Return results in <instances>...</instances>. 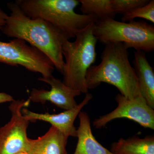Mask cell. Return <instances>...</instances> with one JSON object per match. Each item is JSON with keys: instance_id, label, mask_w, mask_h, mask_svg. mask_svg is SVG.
<instances>
[{"instance_id": "cell-15", "label": "cell", "mask_w": 154, "mask_h": 154, "mask_svg": "<svg viewBox=\"0 0 154 154\" xmlns=\"http://www.w3.org/2000/svg\"><path fill=\"white\" fill-rule=\"evenodd\" d=\"M80 11L84 15L94 16L98 20L115 19L111 0H80Z\"/></svg>"}, {"instance_id": "cell-10", "label": "cell", "mask_w": 154, "mask_h": 154, "mask_svg": "<svg viewBox=\"0 0 154 154\" xmlns=\"http://www.w3.org/2000/svg\"><path fill=\"white\" fill-rule=\"evenodd\" d=\"M93 97L92 94L87 93L83 101L74 108L66 110L58 114L36 113L28 110L26 107L22 109V113L30 122H35L37 120L46 122L68 137H76L77 129L74 125L75 119L83 107L88 105Z\"/></svg>"}, {"instance_id": "cell-7", "label": "cell", "mask_w": 154, "mask_h": 154, "mask_svg": "<svg viewBox=\"0 0 154 154\" xmlns=\"http://www.w3.org/2000/svg\"><path fill=\"white\" fill-rule=\"evenodd\" d=\"M30 101L14 100L9 106L11 117L10 121L0 127V154H16L27 152L29 139L27 129L30 121L23 115L22 110L28 107Z\"/></svg>"}, {"instance_id": "cell-1", "label": "cell", "mask_w": 154, "mask_h": 154, "mask_svg": "<svg viewBox=\"0 0 154 154\" xmlns=\"http://www.w3.org/2000/svg\"><path fill=\"white\" fill-rule=\"evenodd\" d=\"M10 10L2 33L8 37L28 42L45 54L54 67L62 74L64 60L63 46L68 40L63 33L51 24L40 19L28 17L16 2L7 4Z\"/></svg>"}, {"instance_id": "cell-9", "label": "cell", "mask_w": 154, "mask_h": 154, "mask_svg": "<svg viewBox=\"0 0 154 154\" xmlns=\"http://www.w3.org/2000/svg\"><path fill=\"white\" fill-rule=\"evenodd\" d=\"M38 80L48 84L51 89L48 91L44 89L38 90L33 88L29 96L30 102L40 103L42 105L49 102L65 110L72 109L78 105L75 98L81 95L80 92L69 88L53 75L47 78L40 77Z\"/></svg>"}, {"instance_id": "cell-5", "label": "cell", "mask_w": 154, "mask_h": 154, "mask_svg": "<svg viewBox=\"0 0 154 154\" xmlns=\"http://www.w3.org/2000/svg\"><path fill=\"white\" fill-rule=\"evenodd\" d=\"M93 33L100 43H121L128 48L145 53L154 50V27L143 20L128 22L115 19L98 20L94 23Z\"/></svg>"}, {"instance_id": "cell-2", "label": "cell", "mask_w": 154, "mask_h": 154, "mask_svg": "<svg viewBox=\"0 0 154 154\" xmlns=\"http://www.w3.org/2000/svg\"><path fill=\"white\" fill-rule=\"evenodd\" d=\"M128 48L121 43L105 45L101 62L92 66L87 72L88 90L106 83L117 88L120 94L128 99L143 97L135 72L130 63Z\"/></svg>"}, {"instance_id": "cell-6", "label": "cell", "mask_w": 154, "mask_h": 154, "mask_svg": "<svg viewBox=\"0 0 154 154\" xmlns=\"http://www.w3.org/2000/svg\"><path fill=\"white\" fill-rule=\"evenodd\" d=\"M0 63L21 66L41 74L42 78L52 75L54 69L53 63L45 54L19 38H14L9 42L0 41Z\"/></svg>"}, {"instance_id": "cell-12", "label": "cell", "mask_w": 154, "mask_h": 154, "mask_svg": "<svg viewBox=\"0 0 154 154\" xmlns=\"http://www.w3.org/2000/svg\"><path fill=\"white\" fill-rule=\"evenodd\" d=\"M134 53L133 68L142 96L147 105L154 109V71L146 55L141 51H135Z\"/></svg>"}, {"instance_id": "cell-11", "label": "cell", "mask_w": 154, "mask_h": 154, "mask_svg": "<svg viewBox=\"0 0 154 154\" xmlns=\"http://www.w3.org/2000/svg\"><path fill=\"white\" fill-rule=\"evenodd\" d=\"M68 137L54 126L36 139H29L28 154H67Z\"/></svg>"}, {"instance_id": "cell-14", "label": "cell", "mask_w": 154, "mask_h": 154, "mask_svg": "<svg viewBox=\"0 0 154 154\" xmlns=\"http://www.w3.org/2000/svg\"><path fill=\"white\" fill-rule=\"evenodd\" d=\"M110 151L113 154H154V135L121 138L111 144Z\"/></svg>"}, {"instance_id": "cell-19", "label": "cell", "mask_w": 154, "mask_h": 154, "mask_svg": "<svg viewBox=\"0 0 154 154\" xmlns=\"http://www.w3.org/2000/svg\"><path fill=\"white\" fill-rule=\"evenodd\" d=\"M8 16V15L0 8V35L2 33V29L5 25Z\"/></svg>"}, {"instance_id": "cell-18", "label": "cell", "mask_w": 154, "mask_h": 154, "mask_svg": "<svg viewBox=\"0 0 154 154\" xmlns=\"http://www.w3.org/2000/svg\"><path fill=\"white\" fill-rule=\"evenodd\" d=\"M15 100L14 97L5 93H0V104L8 102H13Z\"/></svg>"}, {"instance_id": "cell-16", "label": "cell", "mask_w": 154, "mask_h": 154, "mask_svg": "<svg viewBox=\"0 0 154 154\" xmlns=\"http://www.w3.org/2000/svg\"><path fill=\"white\" fill-rule=\"evenodd\" d=\"M143 18L154 23V1H150L148 4L135 8L125 14L122 18L123 22H130L135 18Z\"/></svg>"}, {"instance_id": "cell-4", "label": "cell", "mask_w": 154, "mask_h": 154, "mask_svg": "<svg viewBox=\"0 0 154 154\" xmlns=\"http://www.w3.org/2000/svg\"><path fill=\"white\" fill-rule=\"evenodd\" d=\"M91 23L77 33L73 42L66 40L63 46L64 60L63 82L82 94L88 93L86 77L96 59L97 40Z\"/></svg>"}, {"instance_id": "cell-3", "label": "cell", "mask_w": 154, "mask_h": 154, "mask_svg": "<svg viewBox=\"0 0 154 154\" xmlns=\"http://www.w3.org/2000/svg\"><path fill=\"white\" fill-rule=\"evenodd\" d=\"M16 3L28 17L48 22L68 40L75 38L80 31L98 20L91 15L77 14L78 0H17Z\"/></svg>"}, {"instance_id": "cell-13", "label": "cell", "mask_w": 154, "mask_h": 154, "mask_svg": "<svg viewBox=\"0 0 154 154\" xmlns=\"http://www.w3.org/2000/svg\"><path fill=\"white\" fill-rule=\"evenodd\" d=\"M78 116L79 125L76 132L78 142L73 154H113L94 137L88 113L81 111Z\"/></svg>"}, {"instance_id": "cell-8", "label": "cell", "mask_w": 154, "mask_h": 154, "mask_svg": "<svg viewBox=\"0 0 154 154\" xmlns=\"http://www.w3.org/2000/svg\"><path fill=\"white\" fill-rule=\"evenodd\" d=\"M117 106L113 111L101 116L93 122V126L100 129L114 119L125 118L137 122L144 128L154 129V110L143 97L130 99L118 94L115 97Z\"/></svg>"}, {"instance_id": "cell-17", "label": "cell", "mask_w": 154, "mask_h": 154, "mask_svg": "<svg viewBox=\"0 0 154 154\" xmlns=\"http://www.w3.org/2000/svg\"><path fill=\"white\" fill-rule=\"evenodd\" d=\"M149 0H111L112 8L116 15H122L135 8L148 4Z\"/></svg>"}, {"instance_id": "cell-20", "label": "cell", "mask_w": 154, "mask_h": 154, "mask_svg": "<svg viewBox=\"0 0 154 154\" xmlns=\"http://www.w3.org/2000/svg\"><path fill=\"white\" fill-rule=\"evenodd\" d=\"M16 154H28V153L26 152H20L18 153H17Z\"/></svg>"}]
</instances>
